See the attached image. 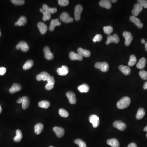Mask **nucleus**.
Returning <instances> with one entry per match:
<instances>
[{
    "mask_svg": "<svg viewBox=\"0 0 147 147\" xmlns=\"http://www.w3.org/2000/svg\"><path fill=\"white\" fill-rule=\"evenodd\" d=\"M119 42V38L116 34H114L113 35H109L107 37V40L106 41V44L108 45L111 43H118Z\"/></svg>",
    "mask_w": 147,
    "mask_h": 147,
    "instance_id": "nucleus-5",
    "label": "nucleus"
},
{
    "mask_svg": "<svg viewBox=\"0 0 147 147\" xmlns=\"http://www.w3.org/2000/svg\"><path fill=\"white\" fill-rule=\"evenodd\" d=\"M43 129V125L41 123H38L35 125L34 127V131L37 135L40 134Z\"/></svg>",
    "mask_w": 147,
    "mask_h": 147,
    "instance_id": "nucleus-32",
    "label": "nucleus"
},
{
    "mask_svg": "<svg viewBox=\"0 0 147 147\" xmlns=\"http://www.w3.org/2000/svg\"><path fill=\"white\" fill-rule=\"evenodd\" d=\"M139 75L143 80H147V71L145 70H141L139 72Z\"/></svg>",
    "mask_w": 147,
    "mask_h": 147,
    "instance_id": "nucleus-40",
    "label": "nucleus"
},
{
    "mask_svg": "<svg viewBox=\"0 0 147 147\" xmlns=\"http://www.w3.org/2000/svg\"><path fill=\"white\" fill-rule=\"evenodd\" d=\"M118 68L123 73L124 75L128 76L130 74L131 69L129 67L123 65H120Z\"/></svg>",
    "mask_w": 147,
    "mask_h": 147,
    "instance_id": "nucleus-22",
    "label": "nucleus"
},
{
    "mask_svg": "<svg viewBox=\"0 0 147 147\" xmlns=\"http://www.w3.org/2000/svg\"><path fill=\"white\" fill-rule=\"evenodd\" d=\"M143 89H144L145 90H147V81H146L145 83L143 85Z\"/></svg>",
    "mask_w": 147,
    "mask_h": 147,
    "instance_id": "nucleus-49",
    "label": "nucleus"
},
{
    "mask_svg": "<svg viewBox=\"0 0 147 147\" xmlns=\"http://www.w3.org/2000/svg\"><path fill=\"white\" fill-rule=\"evenodd\" d=\"M57 72L60 76H65L68 73L69 69L67 66L63 65L61 68H59L57 70Z\"/></svg>",
    "mask_w": 147,
    "mask_h": 147,
    "instance_id": "nucleus-15",
    "label": "nucleus"
},
{
    "mask_svg": "<svg viewBox=\"0 0 147 147\" xmlns=\"http://www.w3.org/2000/svg\"><path fill=\"white\" fill-rule=\"evenodd\" d=\"M69 58L72 61L74 60H79L82 61L83 59V57L79 53H76L72 51L69 53Z\"/></svg>",
    "mask_w": 147,
    "mask_h": 147,
    "instance_id": "nucleus-16",
    "label": "nucleus"
},
{
    "mask_svg": "<svg viewBox=\"0 0 147 147\" xmlns=\"http://www.w3.org/2000/svg\"><path fill=\"white\" fill-rule=\"evenodd\" d=\"M89 121L93 125V127L94 128H97L99 125L100 123L99 117L96 115L95 114L91 115L89 116Z\"/></svg>",
    "mask_w": 147,
    "mask_h": 147,
    "instance_id": "nucleus-6",
    "label": "nucleus"
},
{
    "mask_svg": "<svg viewBox=\"0 0 147 147\" xmlns=\"http://www.w3.org/2000/svg\"><path fill=\"white\" fill-rule=\"evenodd\" d=\"M47 83H49L53 84L54 85L55 83V79L52 76H50L47 80Z\"/></svg>",
    "mask_w": 147,
    "mask_h": 147,
    "instance_id": "nucleus-46",
    "label": "nucleus"
},
{
    "mask_svg": "<svg viewBox=\"0 0 147 147\" xmlns=\"http://www.w3.org/2000/svg\"><path fill=\"white\" fill-rule=\"evenodd\" d=\"M42 13L43 15V19L44 21H46L50 19L51 18V13L45 10Z\"/></svg>",
    "mask_w": 147,
    "mask_h": 147,
    "instance_id": "nucleus-37",
    "label": "nucleus"
},
{
    "mask_svg": "<svg viewBox=\"0 0 147 147\" xmlns=\"http://www.w3.org/2000/svg\"><path fill=\"white\" fill-rule=\"evenodd\" d=\"M113 27L111 26H105L103 27L104 32L106 34H108V35L113 32Z\"/></svg>",
    "mask_w": 147,
    "mask_h": 147,
    "instance_id": "nucleus-39",
    "label": "nucleus"
},
{
    "mask_svg": "<svg viewBox=\"0 0 147 147\" xmlns=\"http://www.w3.org/2000/svg\"><path fill=\"white\" fill-rule=\"evenodd\" d=\"M2 109L1 108V105H0V114L1 113V112H2Z\"/></svg>",
    "mask_w": 147,
    "mask_h": 147,
    "instance_id": "nucleus-55",
    "label": "nucleus"
},
{
    "mask_svg": "<svg viewBox=\"0 0 147 147\" xmlns=\"http://www.w3.org/2000/svg\"><path fill=\"white\" fill-rule=\"evenodd\" d=\"M43 8L45 11L50 13H54L57 12V9L55 8H50L47 4H44L43 5Z\"/></svg>",
    "mask_w": 147,
    "mask_h": 147,
    "instance_id": "nucleus-31",
    "label": "nucleus"
},
{
    "mask_svg": "<svg viewBox=\"0 0 147 147\" xmlns=\"http://www.w3.org/2000/svg\"><path fill=\"white\" fill-rule=\"evenodd\" d=\"M58 3L61 6H67L69 4V1L68 0H59L58 1Z\"/></svg>",
    "mask_w": 147,
    "mask_h": 147,
    "instance_id": "nucleus-41",
    "label": "nucleus"
},
{
    "mask_svg": "<svg viewBox=\"0 0 147 147\" xmlns=\"http://www.w3.org/2000/svg\"><path fill=\"white\" fill-rule=\"evenodd\" d=\"M77 52H78L79 54H81L83 57H89L91 55L90 52L89 50H84V49H82L81 47L78 48V50H77Z\"/></svg>",
    "mask_w": 147,
    "mask_h": 147,
    "instance_id": "nucleus-24",
    "label": "nucleus"
},
{
    "mask_svg": "<svg viewBox=\"0 0 147 147\" xmlns=\"http://www.w3.org/2000/svg\"><path fill=\"white\" fill-rule=\"evenodd\" d=\"M16 135L13 138V140L16 142H19L22 139L23 137V135L21 130L18 129L16 131Z\"/></svg>",
    "mask_w": 147,
    "mask_h": 147,
    "instance_id": "nucleus-30",
    "label": "nucleus"
},
{
    "mask_svg": "<svg viewBox=\"0 0 147 147\" xmlns=\"http://www.w3.org/2000/svg\"><path fill=\"white\" fill-rule=\"evenodd\" d=\"M34 65V62L32 60H29L25 62L23 67V68L24 70H27L31 68Z\"/></svg>",
    "mask_w": 147,
    "mask_h": 147,
    "instance_id": "nucleus-33",
    "label": "nucleus"
},
{
    "mask_svg": "<svg viewBox=\"0 0 147 147\" xmlns=\"http://www.w3.org/2000/svg\"><path fill=\"white\" fill-rule=\"evenodd\" d=\"M39 106L40 108L47 109L50 106V103L47 101H42L39 103Z\"/></svg>",
    "mask_w": 147,
    "mask_h": 147,
    "instance_id": "nucleus-35",
    "label": "nucleus"
},
{
    "mask_svg": "<svg viewBox=\"0 0 147 147\" xmlns=\"http://www.w3.org/2000/svg\"><path fill=\"white\" fill-rule=\"evenodd\" d=\"M54 84L49 83L47 84L45 86V89L47 90H50L51 89H52L54 88Z\"/></svg>",
    "mask_w": 147,
    "mask_h": 147,
    "instance_id": "nucleus-45",
    "label": "nucleus"
},
{
    "mask_svg": "<svg viewBox=\"0 0 147 147\" xmlns=\"http://www.w3.org/2000/svg\"><path fill=\"white\" fill-rule=\"evenodd\" d=\"M107 143L108 145L112 147H119L120 146L119 142L116 138H111L110 139L108 140Z\"/></svg>",
    "mask_w": 147,
    "mask_h": 147,
    "instance_id": "nucleus-26",
    "label": "nucleus"
},
{
    "mask_svg": "<svg viewBox=\"0 0 147 147\" xmlns=\"http://www.w3.org/2000/svg\"><path fill=\"white\" fill-rule=\"evenodd\" d=\"M21 89V86L19 84L14 83L13 84L12 87L9 89V92L10 93L14 94L15 92L19 91Z\"/></svg>",
    "mask_w": 147,
    "mask_h": 147,
    "instance_id": "nucleus-23",
    "label": "nucleus"
},
{
    "mask_svg": "<svg viewBox=\"0 0 147 147\" xmlns=\"http://www.w3.org/2000/svg\"><path fill=\"white\" fill-rule=\"evenodd\" d=\"M130 103V99L128 96H124L117 102V107L119 109H124L128 107Z\"/></svg>",
    "mask_w": 147,
    "mask_h": 147,
    "instance_id": "nucleus-1",
    "label": "nucleus"
},
{
    "mask_svg": "<svg viewBox=\"0 0 147 147\" xmlns=\"http://www.w3.org/2000/svg\"><path fill=\"white\" fill-rule=\"evenodd\" d=\"M95 67L103 72L108 71L109 68L108 64L106 62H97L95 64Z\"/></svg>",
    "mask_w": 147,
    "mask_h": 147,
    "instance_id": "nucleus-2",
    "label": "nucleus"
},
{
    "mask_svg": "<svg viewBox=\"0 0 147 147\" xmlns=\"http://www.w3.org/2000/svg\"><path fill=\"white\" fill-rule=\"evenodd\" d=\"M59 114L62 117H67L69 115L68 112L64 109H60L59 110Z\"/></svg>",
    "mask_w": 147,
    "mask_h": 147,
    "instance_id": "nucleus-36",
    "label": "nucleus"
},
{
    "mask_svg": "<svg viewBox=\"0 0 147 147\" xmlns=\"http://www.w3.org/2000/svg\"><path fill=\"white\" fill-rule=\"evenodd\" d=\"M53 147V146H50V147Z\"/></svg>",
    "mask_w": 147,
    "mask_h": 147,
    "instance_id": "nucleus-56",
    "label": "nucleus"
},
{
    "mask_svg": "<svg viewBox=\"0 0 147 147\" xmlns=\"http://www.w3.org/2000/svg\"><path fill=\"white\" fill-rule=\"evenodd\" d=\"M50 76V75L47 72H43L40 74L37 75L36 79L38 81H47L48 78Z\"/></svg>",
    "mask_w": 147,
    "mask_h": 147,
    "instance_id": "nucleus-10",
    "label": "nucleus"
},
{
    "mask_svg": "<svg viewBox=\"0 0 147 147\" xmlns=\"http://www.w3.org/2000/svg\"><path fill=\"white\" fill-rule=\"evenodd\" d=\"M100 6L107 9H110L111 7V2L109 0H102L99 3Z\"/></svg>",
    "mask_w": 147,
    "mask_h": 147,
    "instance_id": "nucleus-21",
    "label": "nucleus"
},
{
    "mask_svg": "<svg viewBox=\"0 0 147 147\" xmlns=\"http://www.w3.org/2000/svg\"><path fill=\"white\" fill-rule=\"evenodd\" d=\"M27 17L25 16H20L17 22L15 23L16 26L18 25V26H22L25 25L27 23Z\"/></svg>",
    "mask_w": 147,
    "mask_h": 147,
    "instance_id": "nucleus-20",
    "label": "nucleus"
},
{
    "mask_svg": "<svg viewBox=\"0 0 147 147\" xmlns=\"http://www.w3.org/2000/svg\"><path fill=\"white\" fill-rule=\"evenodd\" d=\"M61 24V23L60 22L58 19H52L50 22V25L49 27V30H50V31H54L56 26H60Z\"/></svg>",
    "mask_w": 147,
    "mask_h": 147,
    "instance_id": "nucleus-19",
    "label": "nucleus"
},
{
    "mask_svg": "<svg viewBox=\"0 0 147 147\" xmlns=\"http://www.w3.org/2000/svg\"><path fill=\"white\" fill-rule=\"evenodd\" d=\"M66 95L67 98L68 99L70 104H76V95L74 92L71 91L68 92H67Z\"/></svg>",
    "mask_w": 147,
    "mask_h": 147,
    "instance_id": "nucleus-12",
    "label": "nucleus"
},
{
    "mask_svg": "<svg viewBox=\"0 0 147 147\" xmlns=\"http://www.w3.org/2000/svg\"><path fill=\"white\" fill-rule=\"evenodd\" d=\"M145 49L147 51V42L145 43Z\"/></svg>",
    "mask_w": 147,
    "mask_h": 147,
    "instance_id": "nucleus-53",
    "label": "nucleus"
},
{
    "mask_svg": "<svg viewBox=\"0 0 147 147\" xmlns=\"http://www.w3.org/2000/svg\"><path fill=\"white\" fill-rule=\"evenodd\" d=\"M146 63V59L144 57H142L137 64V67L139 69H143L145 67Z\"/></svg>",
    "mask_w": 147,
    "mask_h": 147,
    "instance_id": "nucleus-27",
    "label": "nucleus"
},
{
    "mask_svg": "<svg viewBox=\"0 0 147 147\" xmlns=\"http://www.w3.org/2000/svg\"><path fill=\"white\" fill-rule=\"evenodd\" d=\"M83 10V6L79 4L76 6L74 10V17L76 21L79 20L81 18V13Z\"/></svg>",
    "mask_w": 147,
    "mask_h": 147,
    "instance_id": "nucleus-4",
    "label": "nucleus"
},
{
    "mask_svg": "<svg viewBox=\"0 0 147 147\" xmlns=\"http://www.w3.org/2000/svg\"><path fill=\"white\" fill-rule=\"evenodd\" d=\"M144 131L145 132H147V126H146L145 128H144Z\"/></svg>",
    "mask_w": 147,
    "mask_h": 147,
    "instance_id": "nucleus-52",
    "label": "nucleus"
},
{
    "mask_svg": "<svg viewBox=\"0 0 147 147\" xmlns=\"http://www.w3.org/2000/svg\"><path fill=\"white\" fill-rule=\"evenodd\" d=\"M123 36L125 40V44L126 46H129L133 40V36L131 33L127 31H125L123 33Z\"/></svg>",
    "mask_w": 147,
    "mask_h": 147,
    "instance_id": "nucleus-7",
    "label": "nucleus"
},
{
    "mask_svg": "<svg viewBox=\"0 0 147 147\" xmlns=\"http://www.w3.org/2000/svg\"><path fill=\"white\" fill-rule=\"evenodd\" d=\"M128 147H137V145L134 143H132L129 144L128 145Z\"/></svg>",
    "mask_w": 147,
    "mask_h": 147,
    "instance_id": "nucleus-48",
    "label": "nucleus"
},
{
    "mask_svg": "<svg viewBox=\"0 0 147 147\" xmlns=\"http://www.w3.org/2000/svg\"><path fill=\"white\" fill-rule=\"evenodd\" d=\"M16 48L18 50L20 49L22 51L25 52H27L29 50L28 44L27 42L24 41L20 42L16 46Z\"/></svg>",
    "mask_w": 147,
    "mask_h": 147,
    "instance_id": "nucleus-8",
    "label": "nucleus"
},
{
    "mask_svg": "<svg viewBox=\"0 0 147 147\" xmlns=\"http://www.w3.org/2000/svg\"><path fill=\"white\" fill-rule=\"evenodd\" d=\"M130 20L134 23L138 28H142L143 27V24L141 22L140 20L134 16H131L130 18Z\"/></svg>",
    "mask_w": 147,
    "mask_h": 147,
    "instance_id": "nucleus-18",
    "label": "nucleus"
},
{
    "mask_svg": "<svg viewBox=\"0 0 147 147\" xmlns=\"http://www.w3.org/2000/svg\"><path fill=\"white\" fill-rule=\"evenodd\" d=\"M22 97L21 98H20L17 100V103H22Z\"/></svg>",
    "mask_w": 147,
    "mask_h": 147,
    "instance_id": "nucleus-50",
    "label": "nucleus"
},
{
    "mask_svg": "<svg viewBox=\"0 0 147 147\" xmlns=\"http://www.w3.org/2000/svg\"><path fill=\"white\" fill-rule=\"evenodd\" d=\"M145 111L143 108H140L138 109L137 113L136 116V118L138 120H140L144 117V116L145 115Z\"/></svg>",
    "mask_w": 147,
    "mask_h": 147,
    "instance_id": "nucleus-28",
    "label": "nucleus"
},
{
    "mask_svg": "<svg viewBox=\"0 0 147 147\" xmlns=\"http://www.w3.org/2000/svg\"><path fill=\"white\" fill-rule=\"evenodd\" d=\"M74 143L79 145V147H86V144L84 141L80 139H77L74 141Z\"/></svg>",
    "mask_w": 147,
    "mask_h": 147,
    "instance_id": "nucleus-38",
    "label": "nucleus"
},
{
    "mask_svg": "<svg viewBox=\"0 0 147 147\" xmlns=\"http://www.w3.org/2000/svg\"><path fill=\"white\" fill-rule=\"evenodd\" d=\"M138 3H139L143 8H147V0H138Z\"/></svg>",
    "mask_w": 147,
    "mask_h": 147,
    "instance_id": "nucleus-44",
    "label": "nucleus"
},
{
    "mask_svg": "<svg viewBox=\"0 0 147 147\" xmlns=\"http://www.w3.org/2000/svg\"><path fill=\"white\" fill-rule=\"evenodd\" d=\"M1 31H0V36H1Z\"/></svg>",
    "mask_w": 147,
    "mask_h": 147,
    "instance_id": "nucleus-57",
    "label": "nucleus"
},
{
    "mask_svg": "<svg viewBox=\"0 0 147 147\" xmlns=\"http://www.w3.org/2000/svg\"><path fill=\"white\" fill-rule=\"evenodd\" d=\"M11 2L15 5H23L25 3V1L24 0H12Z\"/></svg>",
    "mask_w": 147,
    "mask_h": 147,
    "instance_id": "nucleus-42",
    "label": "nucleus"
},
{
    "mask_svg": "<svg viewBox=\"0 0 147 147\" xmlns=\"http://www.w3.org/2000/svg\"><path fill=\"white\" fill-rule=\"evenodd\" d=\"M141 42L142 43H143V44H145V40L144 39H142L141 40Z\"/></svg>",
    "mask_w": 147,
    "mask_h": 147,
    "instance_id": "nucleus-51",
    "label": "nucleus"
},
{
    "mask_svg": "<svg viewBox=\"0 0 147 147\" xmlns=\"http://www.w3.org/2000/svg\"><path fill=\"white\" fill-rule=\"evenodd\" d=\"M137 59L135 55H131L130 56V60L128 62V65L130 66H132L137 62Z\"/></svg>",
    "mask_w": 147,
    "mask_h": 147,
    "instance_id": "nucleus-34",
    "label": "nucleus"
},
{
    "mask_svg": "<svg viewBox=\"0 0 147 147\" xmlns=\"http://www.w3.org/2000/svg\"><path fill=\"white\" fill-rule=\"evenodd\" d=\"M43 52H44L45 57L47 59L51 60L54 58L53 54L50 52V49L48 46H45L43 49Z\"/></svg>",
    "mask_w": 147,
    "mask_h": 147,
    "instance_id": "nucleus-13",
    "label": "nucleus"
},
{
    "mask_svg": "<svg viewBox=\"0 0 147 147\" xmlns=\"http://www.w3.org/2000/svg\"><path fill=\"white\" fill-rule=\"evenodd\" d=\"M37 27L39 30L41 34H44L47 31V25L42 22H39L37 24Z\"/></svg>",
    "mask_w": 147,
    "mask_h": 147,
    "instance_id": "nucleus-17",
    "label": "nucleus"
},
{
    "mask_svg": "<svg viewBox=\"0 0 147 147\" xmlns=\"http://www.w3.org/2000/svg\"><path fill=\"white\" fill-rule=\"evenodd\" d=\"M60 18L61 21L65 23H69L73 22L74 19L72 17H70L69 14L66 12H64L61 14Z\"/></svg>",
    "mask_w": 147,
    "mask_h": 147,
    "instance_id": "nucleus-3",
    "label": "nucleus"
},
{
    "mask_svg": "<svg viewBox=\"0 0 147 147\" xmlns=\"http://www.w3.org/2000/svg\"><path fill=\"white\" fill-rule=\"evenodd\" d=\"M143 8L142 6L139 3H137L135 4L134 8L132 10V13L133 16L136 17L138 16L142 11Z\"/></svg>",
    "mask_w": 147,
    "mask_h": 147,
    "instance_id": "nucleus-11",
    "label": "nucleus"
},
{
    "mask_svg": "<svg viewBox=\"0 0 147 147\" xmlns=\"http://www.w3.org/2000/svg\"><path fill=\"white\" fill-rule=\"evenodd\" d=\"M78 90L82 93H86L88 92L89 90V87L86 84H83L78 87Z\"/></svg>",
    "mask_w": 147,
    "mask_h": 147,
    "instance_id": "nucleus-29",
    "label": "nucleus"
},
{
    "mask_svg": "<svg viewBox=\"0 0 147 147\" xmlns=\"http://www.w3.org/2000/svg\"><path fill=\"white\" fill-rule=\"evenodd\" d=\"M102 35L101 34H97L94 37L93 39V42L96 43V42H100L102 40Z\"/></svg>",
    "mask_w": 147,
    "mask_h": 147,
    "instance_id": "nucleus-43",
    "label": "nucleus"
},
{
    "mask_svg": "<svg viewBox=\"0 0 147 147\" xmlns=\"http://www.w3.org/2000/svg\"><path fill=\"white\" fill-rule=\"evenodd\" d=\"M111 2H113V3H116V2H117V0H111Z\"/></svg>",
    "mask_w": 147,
    "mask_h": 147,
    "instance_id": "nucleus-54",
    "label": "nucleus"
},
{
    "mask_svg": "<svg viewBox=\"0 0 147 147\" xmlns=\"http://www.w3.org/2000/svg\"><path fill=\"white\" fill-rule=\"evenodd\" d=\"M114 127L121 131H124L126 128V124L121 121H116L113 123Z\"/></svg>",
    "mask_w": 147,
    "mask_h": 147,
    "instance_id": "nucleus-9",
    "label": "nucleus"
},
{
    "mask_svg": "<svg viewBox=\"0 0 147 147\" xmlns=\"http://www.w3.org/2000/svg\"><path fill=\"white\" fill-rule=\"evenodd\" d=\"M53 130L58 138L62 137L64 135V130L62 127L55 126L53 128Z\"/></svg>",
    "mask_w": 147,
    "mask_h": 147,
    "instance_id": "nucleus-14",
    "label": "nucleus"
},
{
    "mask_svg": "<svg viewBox=\"0 0 147 147\" xmlns=\"http://www.w3.org/2000/svg\"><path fill=\"white\" fill-rule=\"evenodd\" d=\"M146 137H147V135H146Z\"/></svg>",
    "mask_w": 147,
    "mask_h": 147,
    "instance_id": "nucleus-58",
    "label": "nucleus"
},
{
    "mask_svg": "<svg viewBox=\"0 0 147 147\" xmlns=\"http://www.w3.org/2000/svg\"><path fill=\"white\" fill-rule=\"evenodd\" d=\"M6 71H7V70H6V69L5 67H0V75H4L6 73Z\"/></svg>",
    "mask_w": 147,
    "mask_h": 147,
    "instance_id": "nucleus-47",
    "label": "nucleus"
},
{
    "mask_svg": "<svg viewBox=\"0 0 147 147\" xmlns=\"http://www.w3.org/2000/svg\"><path fill=\"white\" fill-rule=\"evenodd\" d=\"M22 108L24 110H25L28 108L30 104V100L29 98L27 96H23L22 97Z\"/></svg>",
    "mask_w": 147,
    "mask_h": 147,
    "instance_id": "nucleus-25",
    "label": "nucleus"
}]
</instances>
